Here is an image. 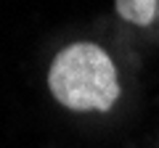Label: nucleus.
<instances>
[{
	"label": "nucleus",
	"mask_w": 159,
	"mask_h": 148,
	"mask_svg": "<svg viewBox=\"0 0 159 148\" xmlns=\"http://www.w3.org/2000/svg\"><path fill=\"white\" fill-rule=\"evenodd\" d=\"M48 87L72 111H109L119 95L117 69L103 48L74 42L51 63Z\"/></svg>",
	"instance_id": "1"
},
{
	"label": "nucleus",
	"mask_w": 159,
	"mask_h": 148,
	"mask_svg": "<svg viewBox=\"0 0 159 148\" xmlns=\"http://www.w3.org/2000/svg\"><path fill=\"white\" fill-rule=\"evenodd\" d=\"M117 13L130 24L148 27L157 16V0H117Z\"/></svg>",
	"instance_id": "2"
}]
</instances>
